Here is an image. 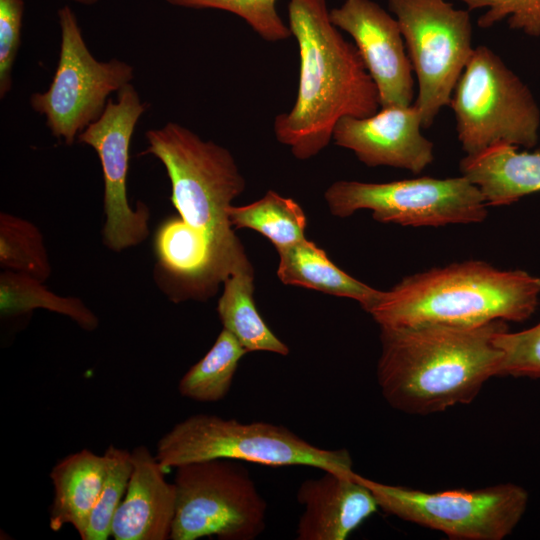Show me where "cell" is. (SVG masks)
Wrapping results in <instances>:
<instances>
[{
    "label": "cell",
    "instance_id": "6da1fadb",
    "mask_svg": "<svg viewBox=\"0 0 540 540\" xmlns=\"http://www.w3.org/2000/svg\"><path fill=\"white\" fill-rule=\"evenodd\" d=\"M508 329L497 320L477 326L424 324L380 326L377 381L394 409L416 415L468 404L492 377L500 376L495 343Z\"/></svg>",
    "mask_w": 540,
    "mask_h": 540
},
{
    "label": "cell",
    "instance_id": "7a4b0ae2",
    "mask_svg": "<svg viewBox=\"0 0 540 540\" xmlns=\"http://www.w3.org/2000/svg\"><path fill=\"white\" fill-rule=\"evenodd\" d=\"M288 15L299 50L298 90L273 131L295 158L307 160L327 147L341 118L369 117L380 99L355 44L332 23L326 0H290Z\"/></svg>",
    "mask_w": 540,
    "mask_h": 540
},
{
    "label": "cell",
    "instance_id": "3957f363",
    "mask_svg": "<svg viewBox=\"0 0 540 540\" xmlns=\"http://www.w3.org/2000/svg\"><path fill=\"white\" fill-rule=\"evenodd\" d=\"M540 278L480 260L452 263L403 278L379 291L365 310L380 326H477L523 322L535 312Z\"/></svg>",
    "mask_w": 540,
    "mask_h": 540
},
{
    "label": "cell",
    "instance_id": "277c9868",
    "mask_svg": "<svg viewBox=\"0 0 540 540\" xmlns=\"http://www.w3.org/2000/svg\"><path fill=\"white\" fill-rule=\"evenodd\" d=\"M142 154L156 157L171 183V201L180 217L208 240L217 285L248 259L230 225L227 209L245 189V179L225 147L203 140L185 126L168 122L145 133Z\"/></svg>",
    "mask_w": 540,
    "mask_h": 540
},
{
    "label": "cell",
    "instance_id": "5b68a950",
    "mask_svg": "<svg viewBox=\"0 0 540 540\" xmlns=\"http://www.w3.org/2000/svg\"><path fill=\"white\" fill-rule=\"evenodd\" d=\"M155 456L165 470L192 462L230 459L272 467L354 472L352 457L345 448L315 446L283 425L241 422L204 413L191 415L167 431L157 442Z\"/></svg>",
    "mask_w": 540,
    "mask_h": 540
},
{
    "label": "cell",
    "instance_id": "8992f818",
    "mask_svg": "<svg viewBox=\"0 0 540 540\" xmlns=\"http://www.w3.org/2000/svg\"><path fill=\"white\" fill-rule=\"evenodd\" d=\"M457 137L466 155L505 142L533 148L540 110L531 91L489 47H474L451 96Z\"/></svg>",
    "mask_w": 540,
    "mask_h": 540
},
{
    "label": "cell",
    "instance_id": "52a82bcc",
    "mask_svg": "<svg viewBox=\"0 0 540 540\" xmlns=\"http://www.w3.org/2000/svg\"><path fill=\"white\" fill-rule=\"evenodd\" d=\"M170 539L254 540L266 527L267 503L240 461L212 459L176 467Z\"/></svg>",
    "mask_w": 540,
    "mask_h": 540
},
{
    "label": "cell",
    "instance_id": "ba28073f",
    "mask_svg": "<svg viewBox=\"0 0 540 540\" xmlns=\"http://www.w3.org/2000/svg\"><path fill=\"white\" fill-rule=\"evenodd\" d=\"M379 508L404 521L444 533L453 540H502L522 519L529 501L514 483L484 488L425 492L380 483L357 474Z\"/></svg>",
    "mask_w": 540,
    "mask_h": 540
},
{
    "label": "cell",
    "instance_id": "9c48e42d",
    "mask_svg": "<svg viewBox=\"0 0 540 540\" xmlns=\"http://www.w3.org/2000/svg\"><path fill=\"white\" fill-rule=\"evenodd\" d=\"M332 215L348 217L367 209L381 223L440 227L484 221L487 204L465 176L418 177L385 183L339 180L325 191Z\"/></svg>",
    "mask_w": 540,
    "mask_h": 540
},
{
    "label": "cell",
    "instance_id": "30bf717a",
    "mask_svg": "<svg viewBox=\"0 0 540 540\" xmlns=\"http://www.w3.org/2000/svg\"><path fill=\"white\" fill-rule=\"evenodd\" d=\"M418 82L414 104L423 128L432 126L450 104L454 88L471 57L473 28L469 10L445 0H388Z\"/></svg>",
    "mask_w": 540,
    "mask_h": 540
},
{
    "label": "cell",
    "instance_id": "8fae6325",
    "mask_svg": "<svg viewBox=\"0 0 540 540\" xmlns=\"http://www.w3.org/2000/svg\"><path fill=\"white\" fill-rule=\"evenodd\" d=\"M61 43L58 64L45 92L30 97L52 135L71 145L103 113L109 95L134 77V68L119 59L97 60L89 51L70 6L58 10Z\"/></svg>",
    "mask_w": 540,
    "mask_h": 540
},
{
    "label": "cell",
    "instance_id": "7c38bea8",
    "mask_svg": "<svg viewBox=\"0 0 540 540\" xmlns=\"http://www.w3.org/2000/svg\"><path fill=\"white\" fill-rule=\"evenodd\" d=\"M146 110L135 87L128 83L109 98L101 116L77 137L92 147L100 160L104 179L103 242L121 252L144 242L149 235L150 209L138 201L133 208L127 197L129 147L135 126Z\"/></svg>",
    "mask_w": 540,
    "mask_h": 540
},
{
    "label": "cell",
    "instance_id": "4fadbf2b",
    "mask_svg": "<svg viewBox=\"0 0 540 540\" xmlns=\"http://www.w3.org/2000/svg\"><path fill=\"white\" fill-rule=\"evenodd\" d=\"M330 19L353 38L377 87L380 108L412 105L413 69L396 18L372 0H345L330 10Z\"/></svg>",
    "mask_w": 540,
    "mask_h": 540
},
{
    "label": "cell",
    "instance_id": "5bb4252c",
    "mask_svg": "<svg viewBox=\"0 0 540 540\" xmlns=\"http://www.w3.org/2000/svg\"><path fill=\"white\" fill-rule=\"evenodd\" d=\"M421 128V112L413 103L381 108L369 117H343L334 127L332 140L369 167L389 166L418 174L434 160V145Z\"/></svg>",
    "mask_w": 540,
    "mask_h": 540
},
{
    "label": "cell",
    "instance_id": "9a60e30c",
    "mask_svg": "<svg viewBox=\"0 0 540 540\" xmlns=\"http://www.w3.org/2000/svg\"><path fill=\"white\" fill-rule=\"evenodd\" d=\"M323 472L304 480L297 490L304 508L296 528L298 540H345L379 508L356 472Z\"/></svg>",
    "mask_w": 540,
    "mask_h": 540
},
{
    "label": "cell",
    "instance_id": "2e32d148",
    "mask_svg": "<svg viewBox=\"0 0 540 540\" xmlns=\"http://www.w3.org/2000/svg\"><path fill=\"white\" fill-rule=\"evenodd\" d=\"M132 471L124 498L112 522L114 540L170 539L176 509V488L146 446L131 451Z\"/></svg>",
    "mask_w": 540,
    "mask_h": 540
},
{
    "label": "cell",
    "instance_id": "e0dca14e",
    "mask_svg": "<svg viewBox=\"0 0 540 540\" xmlns=\"http://www.w3.org/2000/svg\"><path fill=\"white\" fill-rule=\"evenodd\" d=\"M156 278L161 286L174 285L173 300L206 299L218 288L213 276L212 252L207 238L181 217L170 218L154 239Z\"/></svg>",
    "mask_w": 540,
    "mask_h": 540
},
{
    "label": "cell",
    "instance_id": "ac0fdd59",
    "mask_svg": "<svg viewBox=\"0 0 540 540\" xmlns=\"http://www.w3.org/2000/svg\"><path fill=\"white\" fill-rule=\"evenodd\" d=\"M461 175L481 192L488 206H506L540 192V151H518L498 142L461 159Z\"/></svg>",
    "mask_w": 540,
    "mask_h": 540
},
{
    "label": "cell",
    "instance_id": "d6986e66",
    "mask_svg": "<svg viewBox=\"0 0 540 540\" xmlns=\"http://www.w3.org/2000/svg\"><path fill=\"white\" fill-rule=\"evenodd\" d=\"M106 472L105 455L81 449L59 460L51 469L53 499L49 526L59 531L71 525L83 539L97 503Z\"/></svg>",
    "mask_w": 540,
    "mask_h": 540
},
{
    "label": "cell",
    "instance_id": "ffe728a7",
    "mask_svg": "<svg viewBox=\"0 0 540 540\" xmlns=\"http://www.w3.org/2000/svg\"><path fill=\"white\" fill-rule=\"evenodd\" d=\"M277 276L282 283L318 290L329 295L356 300L364 310L379 290L355 279L338 268L326 252L306 238L277 249Z\"/></svg>",
    "mask_w": 540,
    "mask_h": 540
},
{
    "label": "cell",
    "instance_id": "44dd1931",
    "mask_svg": "<svg viewBox=\"0 0 540 540\" xmlns=\"http://www.w3.org/2000/svg\"><path fill=\"white\" fill-rule=\"evenodd\" d=\"M223 284V293L217 305L223 328L229 331L247 352L264 351L288 355V346L272 332L257 311L253 298L254 270L249 260L237 265Z\"/></svg>",
    "mask_w": 540,
    "mask_h": 540
},
{
    "label": "cell",
    "instance_id": "7402d4cb",
    "mask_svg": "<svg viewBox=\"0 0 540 540\" xmlns=\"http://www.w3.org/2000/svg\"><path fill=\"white\" fill-rule=\"evenodd\" d=\"M29 275L3 270L0 274L1 316H14L42 308L64 315L87 331L99 325L96 314L77 297L59 296Z\"/></svg>",
    "mask_w": 540,
    "mask_h": 540
},
{
    "label": "cell",
    "instance_id": "603a6c76",
    "mask_svg": "<svg viewBox=\"0 0 540 540\" xmlns=\"http://www.w3.org/2000/svg\"><path fill=\"white\" fill-rule=\"evenodd\" d=\"M246 353L239 341L223 328L205 356L180 379V395L201 403L221 401L229 393L239 362Z\"/></svg>",
    "mask_w": 540,
    "mask_h": 540
},
{
    "label": "cell",
    "instance_id": "cb8c5ba5",
    "mask_svg": "<svg viewBox=\"0 0 540 540\" xmlns=\"http://www.w3.org/2000/svg\"><path fill=\"white\" fill-rule=\"evenodd\" d=\"M227 215L232 227L261 233L276 250L305 239L307 220L301 206L272 190L251 204L231 205Z\"/></svg>",
    "mask_w": 540,
    "mask_h": 540
},
{
    "label": "cell",
    "instance_id": "d4e9b609",
    "mask_svg": "<svg viewBox=\"0 0 540 540\" xmlns=\"http://www.w3.org/2000/svg\"><path fill=\"white\" fill-rule=\"evenodd\" d=\"M0 266L41 282L52 272L44 237L39 228L19 216L0 213Z\"/></svg>",
    "mask_w": 540,
    "mask_h": 540
},
{
    "label": "cell",
    "instance_id": "484cf974",
    "mask_svg": "<svg viewBox=\"0 0 540 540\" xmlns=\"http://www.w3.org/2000/svg\"><path fill=\"white\" fill-rule=\"evenodd\" d=\"M104 455L106 472L103 485L82 540H106L111 537L113 518L129 483L131 451L110 445Z\"/></svg>",
    "mask_w": 540,
    "mask_h": 540
},
{
    "label": "cell",
    "instance_id": "4316f807",
    "mask_svg": "<svg viewBox=\"0 0 540 540\" xmlns=\"http://www.w3.org/2000/svg\"><path fill=\"white\" fill-rule=\"evenodd\" d=\"M186 8H213L231 12L244 21L264 40L281 41L291 36L289 26L277 12V0H166Z\"/></svg>",
    "mask_w": 540,
    "mask_h": 540
},
{
    "label": "cell",
    "instance_id": "83f0119b",
    "mask_svg": "<svg viewBox=\"0 0 540 540\" xmlns=\"http://www.w3.org/2000/svg\"><path fill=\"white\" fill-rule=\"evenodd\" d=\"M495 343L502 352L500 376L540 380V320L518 332L501 331Z\"/></svg>",
    "mask_w": 540,
    "mask_h": 540
},
{
    "label": "cell",
    "instance_id": "f1b7e54d",
    "mask_svg": "<svg viewBox=\"0 0 540 540\" xmlns=\"http://www.w3.org/2000/svg\"><path fill=\"white\" fill-rule=\"evenodd\" d=\"M469 11L487 8L477 20L482 29L507 20L508 26L528 36H540V0H460Z\"/></svg>",
    "mask_w": 540,
    "mask_h": 540
},
{
    "label": "cell",
    "instance_id": "f546056e",
    "mask_svg": "<svg viewBox=\"0 0 540 540\" xmlns=\"http://www.w3.org/2000/svg\"><path fill=\"white\" fill-rule=\"evenodd\" d=\"M23 0H0V97L12 88L13 65L21 44Z\"/></svg>",
    "mask_w": 540,
    "mask_h": 540
},
{
    "label": "cell",
    "instance_id": "4dcf8cb0",
    "mask_svg": "<svg viewBox=\"0 0 540 540\" xmlns=\"http://www.w3.org/2000/svg\"><path fill=\"white\" fill-rule=\"evenodd\" d=\"M71 1L83 4V5H93L97 3L98 0H71Z\"/></svg>",
    "mask_w": 540,
    "mask_h": 540
}]
</instances>
